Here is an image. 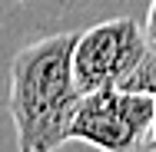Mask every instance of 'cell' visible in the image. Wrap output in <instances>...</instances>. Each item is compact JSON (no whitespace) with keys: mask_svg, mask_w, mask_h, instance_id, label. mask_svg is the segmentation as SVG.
I'll return each mask as SVG.
<instances>
[{"mask_svg":"<svg viewBox=\"0 0 156 152\" xmlns=\"http://www.w3.org/2000/svg\"><path fill=\"white\" fill-rule=\"evenodd\" d=\"M153 132V96L140 90L106 86L80 93L70 119V142H87L100 152H140Z\"/></svg>","mask_w":156,"mask_h":152,"instance_id":"2","label":"cell"},{"mask_svg":"<svg viewBox=\"0 0 156 152\" xmlns=\"http://www.w3.org/2000/svg\"><path fill=\"white\" fill-rule=\"evenodd\" d=\"M123 90H140V93L153 96V132L146 139V152H156V50H153V43H150V53L143 56V63L129 73Z\"/></svg>","mask_w":156,"mask_h":152,"instance_id":"4","label":"cell"},{"mask_svg":"<svg viewBox=\"0 0 156 152\" xmlns=\"http://www.w3.org/2000/svg\"><path fill=\"white\" fill-rule=\"evenodd\" d=\"M73 43L76 33H53L13 53L7 109L13 119L17 152H57L70 142L66 132L80 103Z\"/></svg>","mask_w":156,"mask_h":152,"instance_id":"1","label":"cell"},{"mask_svg":"<svg viewBox=\"0 0 156 152\" xmlns=\"http://www.w3.org/2000/svg\"><path fill=\"white\" fill-rule=\"evenodd\" d=\"M143 33H146V40L156 46V0H150V10H146V27H143Z\"/></svg>","mask_w":156,"mask_h":152,"instance_id":"5","label":"cell"},{"mask_svg":"<svg viewBox=\"0 0 156 152\" xmlns=\"http://www.w3.org/2000/svg\"><path fill=\"white\" fill-rule=\"evenodd\" d=\"M150 53L143 27L129 17H113L76 33L73 43V79L80 93L123 86L129 73Z\"/></svg>","mask_w":156,"mask_h":152,"instance_id":"3","label":"cell"}]
</instances>
